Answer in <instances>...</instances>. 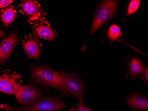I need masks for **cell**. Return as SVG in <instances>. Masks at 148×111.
<instances>
[{"label":"cell","mask_w":148,"mask_h":111,"mask_svg":"<svg viewBox=\"0 0 148 111\" xmlns=\"http://www.w3.org/2000/svg\"><path fill=\"white\" fill-rule=\"evenodd\" d=\"M65 105L59 97H47L29 105L14 108L8 105H0V108L6 111H58L64 108Z\"/></svg>","instance_id":"1"},{"label":"cell","mask_w":148,"mask_h":111,"mask_svg":"<svg viewBox=\"0 0 148 111\" xmlns=\"http://www.w3.org/2000/svg\"><path fill=\"white\" fill-rule=\"evenodd\" d=\"M60 91L62 97L72 95L83 103L84 86L82 81L77 76L65 72H60Z\"/></svg>","instance_id":"2"},{"label":"cell","mask_w":148,"mask_h":111,"mask_svg":"<svg viewBox=\"0 0 148 111\" xmlns=\"http://www.w3.org/2000/svg\"><path fill=\"white\" fill-rule=\"evenodd\" d=\"M32 77L36 81L56 89L60 88V74L48 66H33L31 68Z\"/></svg>","instance_id":"3"},{"label":"cell","mask_w":148,"mask_h":111,"mask_svg":"<svg viewBox=\"0 0 148 111\" xmlns=\"http://www.w3.org/2000/svg\"><path fill=\"white\" fill-rule=\"evenodd\" d=\"M118 2L116 1H104L100 4L95 12L90 35L94 34L105 23L113 17L117 11Z\"/></svg>","instance_id":"4"},{"label":"cell","mask_w":148,"mask_h":111,"mask_svg":"<svg viewBox=\"0 0 148 111\" xmlns=\"http://www.w3.org/2000/svg\"><path fill=\"white\" fill-rule=\"evenodd\" d=\"M15 95L20 105L26 106L40 99L41 93L34 86L27 85L19 86Z\"/></svg>","instance_id":"5"},{"label":"cell","mask_w":148,"mask_h":111,"mask_svg":"<svg viewBox=\"0 0 148 111\" xmlns=\"http://www.w3.org/2000/svg\"><path fill=\"white\" fill-rule=\"evenodd\" d=\"M20 10L25 15L29 21L36 22L44 19L45 13L40 4L36 1L32 0H25L20 5Z\"/></svg>","instance_id":"6"},{"label":"cell","mask_w":148,"mask_h":111,"mask_svg":"<svg viewBox=\"0 0 148 111\" xmlns=\"http://www.w3.org/2000/svg\"><path fill=\"white\" fill-rule=\"evenodd\" d=\"M20 77L15 74L6 72L0 75V92L15 94L20 86Z\"/></svg>","instance_id":"7"},{"label":"cell","mask_w":148,"mask_h":111,"mask_svg":"<svg viewBox=\"0 0 148 111\" xmlns=\"http://www.w3.org/2000/svg\"><path fill=\"white\" fill-rule=\"evenodd\" d=\"M16 32H12L4 38L0 43V65L3 64L10 56L13 50L19 43Z\"/></svg>","instance_id":"8"},{"label":"cell","mask_w":148,"mask_h":111,"mask_svg":"<svg viewBox=\"0 0 148 111\" xmlns=\"http://www.w3.org/2000/svg\"><path fill=\"white\" fill-rule=\"evenodd\" d=\"M23 48L29 57L38 59L40 50L39 45L35 39L30 37L25 40L23 43Z\"/></svg>","instance_id":"9"},{"label":"cell","mask_w":148,"mask_h":111,"mask_svg":"<svg viewBox=\"0 0 148 111\" xmlns=\"http://www.w3.org/2000/svg\"><path fill=\"white\" fill-rule=\"evenodd\" d=\"M144 68V66L139 58L136 57H132L128 63V68L129 71L128 76L133 79L142 73Z\"/></svg>","instance_id":"10"},{"label":"cell","mask_w":148,"mask_h":111,"mask_svg":"<svg viewBox=\"0 0 148 111\" xmlns=\"http://www.w3.org/2000/svg\"><path fill=\"white\" fill-rule=\"evenodd\" d=\"M127 103L133 108L138 109H148V98L138 95H133L127 99Z\"/></svg>","instance_id":"11"},{"label":"cell","mask_w":148,"mask_h":111,"mask_svg":"<svg viewBox=\"0 0 148 111\" xmlns=\"http://www.w3.org/2000/svg\"><path fill=\"white\" fill-rule=\"evenodd\" d=\"M35 33L40 38L49 41H53L55 38V33L50 27L46 24H40L34 28Z\"/></svg>","instance_id":"12"},{"label":"cell","mask_w":148,"mask_h":111,"mask_svg":"<svg viewBox=\"0 0 148 111\" xmlns=\"http://www.w3.org/2000/svg\"><path fill=\"white\" fill-rule=\"evenodd\" d=\"M16 11L12 6L6 7L0 12V20L5 25L11 24L14 20Z\"/></svg>","instance_id":"13"},{"label":"cell","mask_w":148,"mask_h":111,"mask_svg":"<svg viewBox=\"0 0 148 111\" xmlns=\"http://www.w3.org/2000/svg\"><path fill=\"white\" fill-rule=\"evenodd\" d=\"M122 35L119 27L116 25L110 26L107 32V36L110 40L116 41Z\"/></svg>","instance_id":"14"},{"label":"cell","mask_w":148,"mask_h":111,"mask_svg":"<svg viewBox=\"0 0 148 111\" xmlns=\"http://www.w3.org/2000/svg\"><path fill=\"white\" fill-rule=\"evenodd\" d=\"M140 3V1L139 0H132L130 1L128 7L127 12V16L131 15L138 10L139 7Z\"/></svg>","instance_id":"15"},{"label":"cell","mask_w":148,"mask_h":111,"mask_svg":"<svg viewBox=\"0 0 148 111\" xmlns=\"http://www.w3.org/2000/svg\"><path fill=\"white\" fill-rule=\"evenodd\" d=\"M68 111H92L91 109L89 108L86 105H84L82 104L76 105L75 107L72 108L68 110Z\"/></svg>","instance_id":"16"},{"label":"cell","mask_w":148,"mask_h":111,"mask_svg":"<svg viewBox=\"0 0 148 111\" xmlns=\"http://www.w3.org/2000/svg\"><path fill=\"white\" fill-rule=\"evenodd\" d=\"M142 77L141 78H142L145 83L148 84V68L147 66L146 67L144 66L143 70L142 73Z\"/></svg>","instance_id":"17"},{"label":"cell","mask_w":148,"mask_h":111,"mask_svg":"<svg viewBox=\"0 0 148 111\" xmlns=\"http://www.w3.org/2000/svg\"><path fill=\"white\" fill-rule=\"evenodd\" d=\"M13 1L11 0H1L0 1V9L4 8L7 6L10 5L13 3Z\"/></svg>","instance_id":"18"},{"label":"cell","mask_w":148,"mask_h":111,"mask_svg":"<svg viewBox=\"0 0 148 111\" xmlns=\"http://www.w3.org/2000/svg\"><path fill=\"white\" fill-rule=\"evenodd\" d=\"M5 36V32L2 30V29L0 28V37H4Z\"/></svg>","instance_id":"19"}]
</instances>
